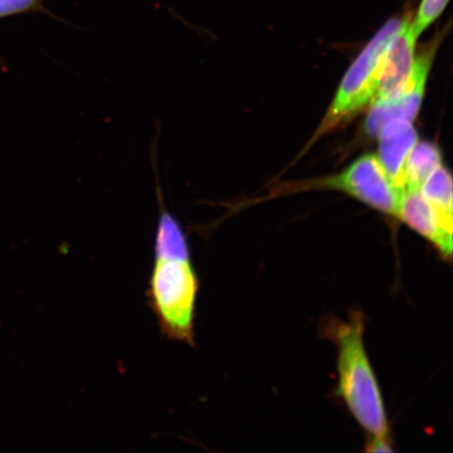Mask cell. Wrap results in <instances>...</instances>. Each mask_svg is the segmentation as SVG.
I'll use <instances>...</instances> for the list:
<instances>
[{
  "label": "cell",
  "instance_id": "obj_1",
  "mask_svg": "<svg viewBox=\"0 0 453 453\" xmlns=\"http://www.w3.org/2000/svg\"><path fill=\"white\" fill-rule=\"evenodd\" d=\"M158 218L149 303L164 336L194 348L200 280L192 260L188 236L180 219L164 203L157 175Z\"/></svg>",
  "mask_w": 453,
  "mask_h": 453
},
{
  "label": "cell",
  "instance_id": "obj_2",
  "mask_svg": "<svg viewBox=\"0 0 453 453\" xmlns=\"http://www.w3.org/2000/svg\"><path fill=\"white\" fill-rule=\"evenodd\" d=\"M365 317L360 311L333 327L337 345V395L370 437H388L384 400L365 345Z\"/></svg>",
  "mask_w": 453,
  "mask_h": 453
},
{
  "label": "cell",
  "instance_id": "obj_3",
  "mask_svg": "<svg viewBox=\"0 0 453 453\" xmlns=\"http://www.w3.org/2000/svg\"><path fill=\"white\" fill-rule=\"evenodd\" d=\"M405 19H393L376 34L349 67L338 88L330 110L321 122L316 139L371 104L380 83L385 59Z\"/></svg>",
  "mask_w": 453,
  "mask_h": 453
},
{
  "label": "cell",
  "instance_id": "obj_4",
  "mask_svg": "<svg viewBox=\"0 0 453 453\" xmlns=\"http://www.w3.org/2000/svg\"><path fill=\"white\" fill-rule=\"evenodd\" d=\"M316 185L320 188L342 190L376 211L396 218L404 194L392 183L375 155L359 157L342 173Z\"/></svg>",
  "mask_w": 453,
  "mask_h": 453
},
{
  "label": "cell",
  "instance_id": "obj_5",
  "mask_svg": "<svg viewBox=\"0 0 453 453\" xmlns=\"http://www.w3.org/2000/svg\"><path fill=\"white\" fill-rule=\"evenodd\" d=\"M438 42H433L413 62L409 81L395 98L372 105L365 121V129L372 137H378L381 129L395 119L413 122L422 104L425 87L432 67Z\"/></svg>",
  "mask_w": 453,
  "mask_h": 453
},
{
  "label": "cell",
  "instance_id": "obj_6",
  "mask_svg": "<svg viewBox=\"0 0 453 453\" xmlns=\"http://www.w3.org/2000/svg\"><path fill=\"white\" fill-rule=\"evenodd\" d=\"M417 38L412 32L410 19H405L403 27L396 34L388 50L380 83L371 101L372 105L393 99L403 89L415 62Z\"/></svg>",
  "mask_w": 453,
  "mask_h": 453
},
{
  "label": "cell",
  "instance_id": "obj_7",
  "mask_svg": "<svg viewBox=\"0 0 453 453\" xmlns=\"http://www.w3.org/2000/svg\"><path fill=\"white\" fill-rule=\"evenodd\" d=\"M398 218L438 249L444 259L452 255V230L441 222L437 212L425 200L421 191H405Z\"/></svg>",
  "mask_w": 453,
  "mask_h": 453
},
{
  "label": "cell",
  "instance_id": "obj_8",
  "mask_svg": "<svg viewBox=\"0 0 453 453\" xmlns=\"http://www.w3.org/2000/svg\"><path fill=\"white\" fill-rule=\"evenodd\" d=\"M378 137L380 140L379 160L392 183L404 192L407 157L418 142L416 129L412 122L395 119L381 129Z\"/></svg>",
  "mask_w": 453,
  "mask_h": 453
},
{
  "label": "cell",
  "instance_id": "obj_9",
  "mask_svg": "<svg viewBox=\"0 0 453 453\" xmlns=\"http://www.w3.org/2000/svg\"><path fill=\"white\" fill-rule=\"evenodd\" d=\"M441 165L438 146L428 142H417L406 161L405 191H420L425 180Z\"/></svg>",
  "mask_w": 453,
  "mask_h": 453
},
{
  "label": "cell",
  "instance_id": "obj_10",
  "mask_svg": "<svg viewBox=\"0 0 453 453\" xmlns=\"http://www.w3.org/2000/svg\"><path fill=\"white\" fill-rule=\"evenodd\" d=\"M420 191L441 222L452 230V180L449 170L439 166L425 180Z\"/></svg>",
  "mask_w": 453,
  "mask_h": 453
},
{
  "label": "cell",
  "instance_id": "obj_11",
  "mask_svg": "<svg viewBox=\"0 0 453 453\" xmlns=\"http://www.w3.org/2000/svg\"><path fill=\"white\" fill-rule=\"evenodd\" d=\"M449 0H422L415 20L411 21L412 32L417 37L438 19Z\"/></svg>",
  "mask_w": 453,
  "mask_h": 453
},
{
  "label": "cell",
  "instance_id": "obj_12",
  "mask_svg": "<svg viewBox=\"0 0 453 453\" xmlns=\"http://www.w3.org/2000/svg\"><path fill=\"white\" fill-rule=\"evenodd\" d=\"M44 2L45 0H0V19L31 12H44L52 15L48 10H45Z\"/></svg>",
  "mask_w": 453,
  "mask_h": 453
},
{
  "label": "cell",
  "instance_id": "obj_13",
  "mask_svg": "<svg viewBox=\"0 0 453 453\" xmlns=\"http://www.w3.org/2000/svg\"><path fill=\"white\" fill-rule=\"evenodd\" d=\"M367 452H393L394 449L389 443L388 437H371L367 441Z\"/></svg>",
  "mask_w": 453,
  "mask_h": 453
}]
</instances>
